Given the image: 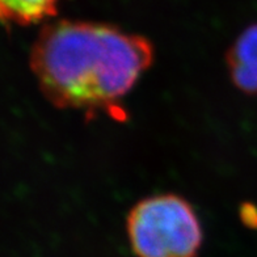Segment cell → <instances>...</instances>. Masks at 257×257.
Listing matches in <instances>:
<instances>
[{
  "label": "cell",
  "mask_w": 257,
  "mask_h": 257,
  "mask_svg": "<svg viewBox=\"0 0 257 257\" xmlns=\"http://www.w3.org/2000/svg\"><path fill=\"white\" fill-rule=\"evenodd\" d=\"M126 228L138 257H196L202 244L196 211L176 194L139 201L128 213Z\"/></svg>",
  "instance_id": "obj_2"
},
{
  "label": "cell",
  "mask_w": 257,
  "mask_h": 257,
  "mask_svg": "<svg viewBox=\"0 0 257 257\" xmlns=\"http://www.w3.org/2000/svg\"><path fill=\"white\" fill-rule=\"evenodd\" d=\"M61 0H0L2 16L12 24L40 23L57 14Z\"/></svg>",
  "instance_id": "obj_4"
},
{
  "label": "cell",
  "mask_w": 257,
  "mask_h": 257,
  "mask_svg": "<svg viewBox=\"0 0 257 257\" xmlns=\"http://www.w3.org/2000/svg\"><path fill=\"white\" fill-rule=\"evenodd\" d=\"M153 58L145 37L100 23L62 20L42 28L31 68L55 106L105 112L118 109Z\"/></svg>",
  "instance_id": "obj_1"
},
{
  "label": "cell",
  "mask_w": 257,
  "mask_h": 257,
  "mask_svg": "<svg viewBox=\"0 0 257 257\" xmlns=\"http://www.w3.org/2000/svg\"><path fill=\"white\" fill-rule=\"evenodd\" d=\"M233 83L248 93H257V25L248 28L228 53Z\"/></svg>",
  "instance_id": "obj_3"
}]
</instances>
